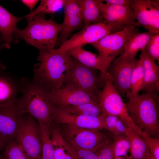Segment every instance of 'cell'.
I'll return each instance as SVG.
<instances>
[{
    "label": "cell",
    "instance_id": "cell-1",
    "mask_svg": "<svg viewBox=\"0 0 159 159\" xmlns=\"http://www.w3.org/2000/svg\"><path fill=\"white\" fill-rule=\"evenodd\" d=\"M39 63L34 69L33 81L55 92L62 87L64 72L69 70L77 61L57 49L40 51L37 57Z\"/></svg>",
    "mask_w": 159,
    "mask_h": 159
},
{
    "label": "cell",
    "instance_id": "cell-2",
    "mask_svg": "<svg viewBox=\"0 0 159 159\" xmlns=\"http://www.w3.org/2000/svg\"><path fill=\"white\" fill-rule=\"evenodd\" d=\"M20 92L22 95L17 100L19 107L25 114H28L41 124L51 127L54 107L51 103L48 94L50 92L43 86L22 79Z\"/></svg>",
    "mask_w": 159,
    "mask_h": 159
},
{
    "label": "cell",
    "instance_id": "cell-3",
    "mask_svg": "<svg viewBox=\"0 0 159 159\" xmlns=\"http://www.w3.org/2000/svg\"><path fill=\"white\" fill-rule=\"evenodd\" d=\"M27 18L26 27L21 30L17 27L15 30L14 33L15 41V39L16 42L18 39H22L39 51L54 49L58 34L62 29V24L55 22L53 18L46 19L42 13Z\"/></svg>",
    "mask_w": 159,
    "mask_h": 159
},
{
    "label": "cell",
    "instance_id": "cell-4",
    "mask_svg": "<svg viewBox=\"0 0 159 159\" xmlns=\"http://www.w3.org/2000/svg\"><path fill=\"white\" fill-rule=\"evenodd\" d=\"M128 113L138 128L148 136L158 138L159 124L157 109L158 101L149 93L126 94Z\"/></svg>",
    "mask_w": 159,
    "mask_h": 159
},
{
    "label": "cell",
    "instance_id": "cell-5",
    "mask_svg": "<svg viewBox=\"0 0 159 159\" xmlns=\"http://www.w3.org/2000/svg\"><path fill=\"white\" fill-rule=\"evenodd\" d=\"M102 88V90L98 92L96 97L103 113L117 117L126 127L136 132L139 128L130 116L126 104L115 87L108 74Z\"/></svg>",
    "mask_w": 159,
    "mask_h": 159
},
{
    "label": "cell",
    "instance_id": "cell-6",
    "mask_svg": "<svg viewBox=\"0 0 159 159\" xmlns=\"http://www.w3.org/2000/svg\"><path fill=\"white\" fill-rule=\"evenodd\" d=\"M96 69L86 66L77 61L64 74L62 87H70L81 90L96 97L100 88L99 76Z\"/></svg>",
    "mask_w": 159,
    "mask_h": 159
},
{
    "label": "cell",
    "instance_id": "cell-7",
    "mask_svg": "<svg viewBox=\"0 0 159 159\" xmlns=\"http://www.w3.org/2000/svg\"><path fill=\"white\" fill-rule=\"evenodd\" d=\"M23 148L29 159H41L42 146L39 127L28 114L21 118L15 140Z\"/></svg>",
    "mask_w": 159,
    "mask_h": 159
},
{
    "label": "cell",
    "instance_id": "cell-8",
    "mask_svg": "<svg viewBox=\"0 0 159 159\" xmlns=\"http://www.w3.org/2000/svg\"><path fill=\"white\" fill-rule=\"evenodd\" d=\"M63 125H64V127L61 134L65 141L72 147L90 150L95 153L99 145L107 139L99 130Z\"/></svg>",
    "mask_w": 159,
    "mask_h": 159
},
{
    "label": "cell",
    "instance_id": "cell-9",
    "mask_svg": "<svg viewBox=\"0 0 159 159\" xmlns=\"http://www.w3.org/2000/svg\"><path fill=\"white\" fill-rule=\"evenodd\" d=\"M135 26L126 27L123 30L107 35L91 44L109 66L112 60L124 51L125 43L130 37L138 31Z\"/></svg>",
    "mask_w": 159,
    "mask_h": 159
},
{
    "label": "cell",
    "instance_id": "cell-10",
    "mask_svg": "<svg viewBox=\"0 0 159 159\" xmlns=\"http://www.w3.org/2000/svg\"><path fill=\"white\" fill-rule=\"evenodd\" d=\"M98 5L104 20V23L110 29L111 34L120 31L126 26H135L136 19L130 6L110 4L99 0Z\"/></svg>",
    "mask_w": 159,
    "mask_h": 159
},
{
    "label": "cell",
    "instance_id": "cell-11",
    "mask_svg": "<svg viewBox=\"0 0 159 159\" xmlns=\"http://www.w3.org/2000/svg\"><path fill=\"white\" fill-rule=\"evenodd\" d=\"M138 60L130 59L120 55L115 58L108 67L107 73L120 95L124 96L130 91L131 76Z\"/></svg>",
    "mask_w": 159,
    "mask_h": 159
},
{
    "label": "cell",
    "instance_id": "cell-12",
    "mask_svg": "<svg viewBox=\"0 0 159 159\" xmlns=\"http://www.w3.org/2000/svg\"><path fill=\"white\" fill-rule=\"evenodd\" d=\"M130 6L137 20L135 26H142L152 34L159 32L158 0H132Z\"/></svg>",
    "mask_w": 159,
    "mask_h": 159
},
{
    "label": "cell",
    "instance_id": "cell-13",
    "mask_svg": "<svg viewBox=\"0 0 159 159\" xmlns=\"http://www.w3.org/2000/svg\"><path fill=\"white\" fill-rule=\"evenodd\" d=\"M111 34L110 30L104 23L85 25L79 32L74 34L56 49L59 52L66 53L72 49L82 48L86 44L95 43Z\"/></svg>",
    "mask_w": 159,
    "mask_h": 159
},
{
    "label": "cell",
    "instance_id": "cell-14",
    "mask_svg": "<svg viewBox=\"0 0 159 159\" xmlns=\"http://www.w3.org/2000/svg\"><path fill=\"white\" fill-rule=\"evenodd\" d=\"M16 101L0 105V138L6 145L15 140L21 120L26 114L19 107Z\"/></svg>",
    "mask_w": 159,
    "mask_h": 159
},
{
    "label": "cell",
    "instance_id": "cell-15",
    "mask_svg": "<svg viewBox=\"0 0 159 159\" xmlns=\"http://www.w3.org/2000/svg\"><path fill=\"white\" fill-rule=\"evenodd\" d=\"M48 98L53 106L57 108L88 103L99 104L95 96L70 87H62L56 92H50Z\"/></svg>",
    "mask_w": 159,
    "mask_h": 159
},
{
    "label": "cell",
    "instance_id": "cell-16",
    "mask_svg": "<svg viewBox=\"0 0 159 159\" xmlns=\"http://www.w3.org/2000/svg\"><path fill=\"white\" fill-rule=\"evenodd\" d=\"M105 115L103 113L98 116L78 115L67 112L54 107L52 122L62 124H69L79 127L91 129L105 128Z\"/></svg>",
    "mask_w": 159,
    "mask_h": 159
},
{
    "label": "cell",
    "instance_id": "cell-17",
    "mask_svg": "<svg viewBox=\"0 0 159 159\" xmlns=\"http://www.w3.org/2000/svg\"><path fill=\"white\" fill-rule=\"evenodd\" d=\"M63 28L58 37L56 44L60 45L67 40L74 31L84 26L80 6L75 0H66L64 6Z\"/></svg>",
    "mask_w": 159,
    "mask_h": 159
},
{
    "label": "cell",
    "instance_id": "cell-18",
    "mask_svg": "<svg viewBox=\"0 0 159 159\" xmlns=\"http://www.w3.org/2000/svg\"><path fill=\"white\" fill-rule=\"evenodd\" d=\"M66 53L82 64L89 67L99 70L100 85L101 88L103 87L107 77V70L109 67L103 58L99 55L93 53L81 47L72 49L67 51Z\"/></svg>",
    "mask_w": 159,
    "mask_h": 159
},
{
    "label": "cell",
    "instance_id": "cell-19",
    "mask_svg": "<svg viewBox=\"0 0 159 159\" xmlns=\"http://www.w3.org/2000/svg\"><path fill=\"white\" fill-rule=\"evenodd\" d=\"M140 58L143 60L144 69V81L141 90L149 93L158 101L159 67L144 50L141 52Z\"/></svg>",
    "mask_w": 159,
    "mask_h": 159
},
{
    "label": "cell",
    "instance_id": "cell-20",
    "mask_svg": "<svg viewBox=\"0 0 159 159\" xmlns=\"http://www.w3.org/2000/svg\"><path fill=\"white\" fill-rule=\"evenodd\" d=\"M22 17H16L0 5V36L3 43L2 47L10 48V44L15 42L14 32L17 28L16 25Z\"/></svg>",
    "mask_w": 159,
    "mask_h": 159
},
{
    "label": "cell",
    "instance_id": "cell-21",
    "mask_svg": "<svg viewBox=\"0 0 159 159\" xmlns=\"http://www.w3.org/2000/svg\"><path fill=\"white\" fill-rule=\"evenodd\" d=\"M4 72H0V105L16 102L21 90V82L18 83Z\"/></svg>",
    "mask_w": 159,
    "mask_h": 159
},
{
    "label": "cell",
    "instance_id": "cell-22",
    "mask_svg": "<svg viewBox=\"0 0 159 159\" xmlns=\"http://www.w3.org/2000/svg\"><path fill=\"white\" fill-rule=\"evenodd\" d=\"M154 34L149 32L140 33L138 31L133 33L126 42L123 52L120 55L134 59L138 52L143 51Z\"/></svg>",
    "mask_w": 159,
    "mask_h": 159
},
{
    "label": "cell",
    "instance_id": "cell-23",
    "mask_svg": "<svg viewBox=\"0 0 159 159\" xmlns=\"http://www.w3.org/2000/svg\"><path fill=\"white\" fill-rule=\"evenodd\" d=\"M80 9L84 26L104 23V20L99 8V0H77Z\"/></svg>",
    "mask_w": 159,
    "mask_h": 159
},
{
    "label": "cell",
    "instance_id": "cell-24",
    "mask_svg": "<svg viewBox=\"0 0 159 159\" xmlns=\"http://www.w3.org/2000/svg\"><path fill=\"white\" fill-rule=\"evenodd\" d=\"M130 144V156L127 159H146L150 153L147 142L132 129L127 127L125 133Z\"/></svg>",
    "mask_w": 159,
    "mask_h": 159
},
{
    "label": "cell",
    "instance_id": "cell-25",
    "mask_svg": "<svg viewBox=\"0 0 159 159\" xmlns=\"http://www.w3.org/2000/svg\"><path fill=\"white\" fill-rule=\"evenodd\" d=\"M42 146L41 159H54V149L51 139V127L39 124Z\"/></svg>",
    "mask_w": 159,
    "mask_h": 159
},
{
    "label": "cell",
    "instance_id": "cell-26",
    "mask_svg": "<svg viewBox=\"0 0 159 159\" xmlns=\"http://www.w3.org/2000/svg\"><path fill=\"white\" fill-rule=\"evenodd\" d=\"M58 108L67 112L78 115L97 116L103 113L99 104L90 103Z\"/></svg>",
    "mask_w": 159,
    "mask_h": 159
},
{
    "label": "cell",
    "instance_id": "cell-27",
    "mask_svg": "<svg viewBox=\"0 0 159 159\" xmlns=\"http://www.w3.org/2000/svg\"><path fill=\"white\" fill-rule=\"evenodd\" d=\"M144 69L142 59L138 60L133 70L130 79V92L133 95L139 93L143 86Z\"/></svg>",
    "mask_w": 159,
    "mask_h": 159
},
{
    "label": "cell",
    "instance_id": "cell-28",
    "mask_svg": "<svg viewBox=\"0 0 159 159\" xmlns=\"http://www.w3.org/2000/svg\"><path fill=\"white\" fill-rule=\"evenodd\" d=\"M65 0H42L34 11L25 16H32L38 13L53 14L64 7Z\"/></svg>",
    "mask_w": 159,
    "mask_h": 159
},
{
    "label": "cell",
    "instance_id": "cell-29",
    "mask_svg": "<svg viewBox=\"0 0 159 159\" xmlns=\"http://www.w3.org/2000/svg\"><path fill=\"white\" fill-rule=\"evenodd\" d=\"M3 156L4 159H29L21 145L14 140L6 145Z\"/></svg>",
    "mask_w": 159,
    "mask_h": 159
},
{
    "label": "cell",
    "instance_id": "cell-30",
    "mask_svg": "<svg viewBox=\"0 0 159 159\" xmlns=\"http://www.w3.org/2000/svg\"><path fill=\"white\" fill-rule=\"evenodd\" d=\"M112 148L115 158L127 157L130 144L128 137L125 134L113 137Z\"/></svg>",
    "mask_w": 159,
    "mask_h": 159
},
{
    "label": "cell",
    "instance_id": "cell-31",
    "mask_svg": "<svg viewBox=\"0 0 159 159\" xmlns=\"http://www.w3.org/2000/svg\"><path fill=\"white\" fill-rule=\"evenodd\" d=\"M105 128L112 134L113 137L125 134L127 127L117 117L112 115H105Z\"/></svg>",
    "mask_w": 159,
    "mask_h": 159
},
{
    "label": "cell",
    "instance_id": "cell-32",
    "mask_svg": "<svg viewBox=\"0 0 159 159\" xmlns=\"http://www.w3.org/2000/svg\"><path fill=\"white\" fill-rule=\"evenodd\" d=\"M65 146L74 159H98L95 153L91 150L72 147L66 142Z\"/></svg>",
    "mask_w": 159,
    "mask_h": 159
},
{
    "label": "cell",
    "instance_id": "cell-33",
    "mask_svg": "<svg viewBox=\"0 0 159 159\" xmlns=\"http://www.w3.org/2000/svg\"><path fill=\"white\" fill-rule=\"evenodd\" d=\"M148 56L153 60L159 61V32L154 34L144 49Z\"/></svg>",
    "mask_w": 159,
    "mask_h": 159
},
{
    "label": "cell",
    "instance_id": "cell-34",
    "mask_svg": "<svg viewBox=\"0 0 159 159\" xmlns=\"http://www.w3.org/2000/svg\"><path fill=\"white\" fill-rule=\"evenodd\" d=\"M112 142L107 139L99 145L95 152L98 159H114Z\"/></svg>",
    "mask_w": 159,
    "mask_h": 159
},
{
    "label": "cell",
    "instance_id": "cell-35",
    "mask_svg": "<svg viewBox=\"0 0 159 159\" xmlns=\"http://www.w3.org/2000/svg\"><path fill=\"white\" fill-rule=\"evenodd\" d=\"M136 132L147 142L150 153L155 159H159V139L148 136L144 132L138 129Z\"/></svg>",
    "mask_w": 159,
    "mask_h": 159
},
{
    "label": "cell",
    "instance_id": "cell-36",
    "mask_svg": "<svg viewBox=\"0 0 159 159\" xmlns=\"http://www.w3.org/2000/svg\"><path fill=\"white\" fill-rule=\"evenodd\" d=\"M132 0H102L106 3L120 6H130Z\"/></svg>",
    "mask_w": 159,
    "mask_h": 159
},
{
    "label": "cell",
    "instance_id": "cell-37",
    "mask_svg": "<svg viewBox=\"0 0 159 159\" xmlns=\"http://www.w3.org/2000/svg\"><path fill=\"white\" fill-rule=\"evenodd\" d=\"M21 1L23 4L30 9L31 12L33 11V9L34 6L39 1L36 0H22Z\"/></svg>",
    "mask_w": 159,
    "mask_h": 159
},
{
    "label": "cell",
    "instance_id": "cell-38",
    "mask_svg": "<svg viewBox=\"0 0 159 159\" xmlns=\"http://www.w3.org/2000/svg\"><path fill=\"white\" fill-rule=\"evenodd\" d=\"M3 42V40L1 37L0 36V51L1 48V43ZM6 69L5 66L3 64L0 60V72H4Z\"/></svg>",
    "mask_w": 159,
    "mask_h": 159
},
{
    "label": "cell",
    "instance_id": "cell-39",
    "mask_svg": "<svg viewBox=\"0 0 159 159\" xmlns=\"http://www.w3.org/2000/svg\"><path fill=\"white\" fill-rule=\"evenodd\" d=\"M6 146V144L0 138V152Z\"/></svg>",
    "mask_w": 159,
    "mask_h": 159
},
{
    "label": "cell",
    "instance_id": "cell-40",
    "mask_svg": "<svg viewBox=\"0 0 159 159\" xmlns=\"http://www.w3.org/2000/svg\"><path fill=\"white\" fill-rule=\"evenodd\" d=\"M146 159H155L152 154L150 153L147 156Z\"/></svg>",
    "mask_w": 159,
    "mask_h": 159
},
{
    "label": "cell",
    "instance_id": "cell-41",
    "mask_svg": "<svg viewBox=\"0 0 159 159\" xmlns=\"http://www.w3.org/2000/svg\"><path fill=\"white\" fill-rule=\"evenodd\" d=\"M114 159H123L122 157H118L114 158Z\"/></svg>",
    "mask_w": 159,
    "mask_h": 159
},
{
    "label": "cell",
    "instance_id": "cell-42",
    "mask_svg": "<svg viewBox=\"0 0 159 159\" xmlns=\"http://www.w3.org/2000/svg\"><path fill=\"white\" fill-rule=\"evenodd\" d=\"M0 159H4L3 155L0 154Z\"/></svg>",
    "mask_w": 159,
    "mask_h": 159
}]
</instances>
